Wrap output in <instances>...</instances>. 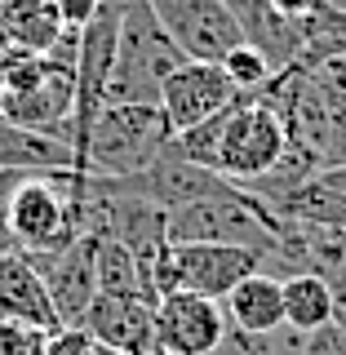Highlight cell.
<instances>
[{"instance_id":"obj_1","label":"cell","mask_w":346,"mask_h":355,"mask_svg":"<svg viewBox=\"0 0 346 355\" xmlns=\"http://www.w3.org/2000/svg\"><path fill=\"white\" fill-rule=\"evenodd\" d=\"M173 129L160 103H107L94 116L80 147V173L98 178H133L151 169L155 155L169 147Z\"/></svg>"},{"instance_id":"obj_2","label":"cell","mask_w":346,"mask_h":355,"mask_svg":"<svg viewBox=\"0 0 346 355\" xmlns=\"http://www.w3.org/2000/svg\"><path fill=\"white\" fill-rule=\"evenodd\" d=\"M187 53L169 40L160 18L151 14L147 0H125L120 9V44H116V67L107 76V103H160V85L169 80Z\"/></svg>"},{"instance_id":"obj_3","label":"cell","mask_w":346,"mask_h":355,"mask_svg":"<svg viewBox=\"0 0 346 355\" xmlns=\"http://www.w3.org/2000/svg\"><path fill=\"white\" fill-rule=\"evenodd\" d=\"M266 253L249 249V244H164L160 258L151 266V293L160 302L164 293H200V297H222L253 271H262Z\"/></svg>"},{"instance_id":"obj_4","label":"cell","mask_w":346,"mask_h":355,"mask_svg":"<svg viewBox=\"0 0 346 355\" xmlns=\"http://www.w3.org/2000/svg\"><path fill=\"white\" fill-rule=\"evenodd\" d=\"M288 147L284 116L258 94H240L227 107V125H222V142L214 155V169L236 187H253L258 178L275 169V160Z\"/></svg>"},{"instance_id":"obj_5","label":"cell","mask_w":346,"mask_h":355,"mask_svg":"<svg viewBox=\"0 0 346 355\" xmlns=\"http://www.w3.org/2000/svg\"><path fill=\"white\" fill-rule=\"evenodd\" d=\"M147 5L187 58L222 62L244 40L227 0H147Z\"/></svg>"},{"instance_id":"obj_6","label":"cell","mask_w":346,"mask_h":355,"mask_svg":"<svg viewBox=\"0 0 346 355\" xmlns=\"http://www.w3.org/2000/svg\"><path fill=\"white\" fill-rule=\"evenodd\" d=\"M240 98V89L231 85V76L222 71V62H200V58H187L169 80L160 85V111L169 120L173 133L200 125V120L227 111L231 103Z\"/></svg>"},{"instance_id":"obj_7","label":"cell","mask_w":346,"mask_h":355,"mask_svg":"<svg viewBox=\"0 0 346 355\" xmlns=\"http://www.w3.org/2000/svg\"><path fill=\"white\" fill-rule=\"evenodd\" d=\"M44 275V288L53 297V311L67 329H80L89 302L98 297V236L85 231L53 258H27Z\"/></svg>"},{"instance_id":"obj_8","label":"cell","mask_w":346,"mask_h":355,"mask_svg":"<svg viewBox=\"0 0 346 355\" xmlns=\"http://www.w3.org/2000/svg\"><path fill=\"white\" fill-rule=\"evenodd\" d=\"M222 333H227V311L214 297L178 288L155 302V342L173 355H214Z\"/></svg>"},{"instance_id":"obj_9","label":"cell","mask_w":346,"mask_h":355,"mask_svg":"<svg viewBox=\"0 0 346 355\" xmlns=\"http://www.w3.org/2000/svg\"><path fill=\"white\" fill-rule=\"evenodd\" d=\"M227 5H231V14L240 22V36L249 40L253 49H262L275 71L302 62V53L311 44V31H315V18L293 22V18H284L280 9H275V0H227Z\"/></svg>"},{"instance_id":"obj_10","label":"cell","mask_w":346,"mask_h":355,"mask_svg":"<svg viewBox=\"0 0 346 355\" xmlns=\"http://www.w3.org/2000/svg\"><path fill=\"white\" fill-rule=\"evenodd\" d=\"M80 329L94 342H103V347L125 355V351L155 338V302L151 297H138V293H98L85 311Z\"/></svg>"},{"instance_id":"obj_11","label":"cell","mask_w":346,"mask_h":355,"mask_svg":"<svg viewBox=\"0 0 346 355\" xmlns=\"http://www.w3.org/2000/svg\"><path fill=\"white\" fill-rule=\"evenodd\" d=\"M0 320L31 324V329H44V333L67 329L58 320V311H53L44 275L27 262V253H0Z\"/></svg>"},{"instance_id":"obj_12","label":"cell","mask_w":346,"mask_h":355,"mask_svg":"<svg viewBox=\"0 0 346 355\" xmlns=\"http://www.w3.org/2000/svg\"><path fill=\"white\" fill-rule=\"evenodd\" d=\"M222 311L231 324L271 338L275 329H284V280L271 271H253L249 280H240L222 297Z\"/></svg>"},{"instance_id":"obj_13","label":"cell","mask_w":346,"mask_h":355,"mask_svg":"<svg viewBox=\"0 0 346 355\" xmlns=\"http://www.w3.org/2000/svg\"><path fill=\"white\" fill-rule=\"evenodd\" d=\"M62 18L53 0H5L0 5V53L22 49V53H49L62 36Z\"/></svg>"},{"instance_id":"obj_14","label":"cell","mask_w":346,"mask_h":355,"mask_svg":"<svg viewBox=\"0 0 346 355\" xmlns=\"http://www.w3.org/2000/svg\"><path fill=\"white\" fill-rule=\"evenodd\" d=\"M0 169H36V173L76 169V151L49 133H36L0 116Z\"/></svg>"},{"instance_id":"obj_15","label":"cell","mask_w":346,"mask_h":355,"mask_svg":"<svg viewBox=\"0 0 346 355\" xmlns=\"http://www.w3.org/2000/svg\"><path fill=\"white\" fill-rule=\"evenodd\" d=\"M333 324V288L320 271H288L284 275V329L315 333Z\"/></svg>"},{"instance_id":"obj_16","label":"cell","mask_w":346,"mask_h":355,"mask_svg":"<svg viewBox=\"0 0 346 355\" xmlns=\"http://www.w3.org/2000/svg\"><path fill=\"white\" fill-rule=\"evenodd\" d=\"M271 209L288 222H306V227H338L346 231V196L342 191H329L320 178L302 182L297 191H288L280 200H271Z\"/></svg>"},{"instance_id":"obj_17","label":"cell","mask_w":346,"mask_h":355,"mask_svg":"<svg viewBox=\"0 0 346 355\" xmlns=\"http://www.w3.org/2000/svg\"><path fill=\"white\" fill-rule=\"evenodd\" d=\"M98 293H138V297H151L138 258H133L116 236H98ZM151 302H155V297H151Z\"/></svg>"},{"instance_id":"obj_18","label":"cell","mask_w":346,"mask_h":355,"mask_svg":"<svg viewBox=\"0 0 346 355\" xmlns=\"http://www.w3.org/2000/svg\"><path fill=\"white\" fill-rule=\"evenodd\" d=\"M222 71L231 76V85L240 89V94H258L262 85H271V76H275V67L271 58H266L262 49H253L249 40H240L236 49L222 58Z\"/></svg>"},{"instance_id":"obj_19","label":"cell","mask_w":346,"mask_h":355,"mask_svg":"<svg viewBox=\"0 0 346 355\" xmlns=\"http://www.w3.org/2000/svg\"><path fill=\"white\" fill-rule=\"evenodd\" d=\"M214 355H271V338L249 333V329H240V324L227 320V333H222V342H218Z\"/></svg>"},{"instance_id":"obj_20","label":"cell","mask_w":346,"mask_h":355,"mask_svg":"<svg viewBox=\"0 0 346 355\" xmlns=\"http://www.w3.org/2000/svg\"><path fill=\"white\" fill-rule=\"evenodd\" d=\"M297 355H346V329L325 324V329L306 333V338H302V351H297Z\"/></svg>"},{"instance_id":"obj_21","label":"cell","mask_w":346,"mask_h":355,"mask_svg":"<svg viewBox=\"0 0 346 355\" xmlns=\"http://www.w3.org/2000/svg\"><path fill=\"white\" fill-rule=\"evenodd\" d=\"M98 5H103V0H53V9H58L67 31H85L89 18L98 14Z\"/></svg>"},{"instance_id":"obj_22","label":"cell","mask_w":346,"mask_h":355,"mask_svg":"<svg viewBox=\"0 0 346 355\" xmlns=\"http://www.w3.org/2000/svg\"><path fill=\"white\" fill-rule=\"evenodd\" d=\"M275 9H280L284 18H293V22H311V18H320L329 9V0H275Z\"/></svg>"},{"instance_id":"obj_23","label":"cell","mask_w":346,"mask_h":355,"mask_svg":"<svg viewBox=\"0 0 346 355\" xmlns=\"http://www.w3.org/2000/svg\"><path fill=\"white\" fill-rule=\"evenodd\" d=\"M315 178L329 187V191H342L346 196V164H329V169H320Z\"/></svg>"},{"instance_id":"obj_24","label":"cell","mask_w":346,"mask_h":355,"mask_svg":"<svg viewBox=\"0 0 346 355\" xmlns=\"http://www.w3.org/2000/svg\"><path fill=\"white\" fill-rule=\"evenodd\" d=\"M125 355H173V351H169V347H160V342L151 338V342H142V347H133V351H125Z\"/></svg>"},{"instance_id":"obj_25","label":"cell","mask_w":346,"mask_h":355,"mask_svg":"<svg viewBox=\"0 0 346 355\" xmlns=\"http://www.w3.org/2000/svg\"><path fill=\"white\" fill-rule=\"evenodd\" d=\"M0 98H5V76H0Z\"/></svg>"}]
</instances>
